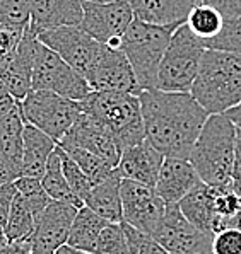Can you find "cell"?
I'll return each instance as SVG.
<instances>
[{"instance_id":"obj_32","label":"cell","mask_w":241,"mask_h":254,"mask_svg":"<svg viewBox=\"0 0 241 254\" xmlns=\"http://www.w3.org/2000/svg\"><path fill=\"white\" fill-rule=\"evenodd\" d=\"M89 253L92 254H128V242L122 224L108 222L101 230L94 246Z\"/></svg>"},{"instance_id":"obj_39","label":"cell","mask_w":241,"mask_h":254,"mask_svg":"<svg viewBox=\"0 0 241 254\" xmlns=\"http://www.w3.org/2000/svg\"><path fill=\"white\" fill-rule=\"evenodd\" d=\"M15 196V185L9 183V185H2L0 186V230L5 229L7 218L10 213V206H12Z\"/></svg>"},{"instance_id":"obj_21","label":"cell","mask_w":241,"mask_h":254,"mask_svg":"<svg viewBox=\"0 0 241 254\" xmlns=\"http://www.w3.org/2000/svg\"><path fill=\"white\" fill-rule=\"evenodd\" d=\"M135 17L153 24L185 22L190 10L202 0H128Z\"/></svg>"},{"instance_id":"obj_11","label":"cell","mask_w":241,"mask_h":254,"mask_svg":"<svg viewBox=\"0 0 241 254\" xmlns=\"http://www.w3.org/2000/svg\"><path fill=\"white\" fill-rule=\"evenodd\" d=\"M120 196L123 222L153 236L166 210V203L156 193V190L132 179H122Z\"/></svg>"},{"instance_id":"obj_48","label":"cell","mask_w":241,"mask_h":254,"mask_svg":"<svg viewBox=\"0 0 241 254\" xmlns=\"http://www.w3.org/2000/svg\"><path fill=\"white\" fill-rule=\"evenodd\" d=\"M193 254H212V253H193Z\"/></svg>"},{"instance_id":"obj_3","label":"cell","mask_w":241,"mask_h":254,"mask_svg":"<svg viewBox=\"0 0 241 254\" xmlns=\"http://www.w3.org/2000/svg\"><path fill=\"white\" fill-rule=\"evenodd\" d=\"M192 96L209 115H223L241 103V55L205 50Z\"/></svg>"},{"instance_id":"obj_46","label":"cell","mask_w":241,"mask_h":254,"mask_svg":"<svg viewBox=\"0 0 241 254\" xmlns=\"http://www.w3.org/2000/svg\"><path fill=\"white\" fill-rule=\"evenodd\" d=\"M31 254H55L53 251H45V249H33Z\"/></svg>"},{"instance_id":"obj_41","label":"cell","mask_w":241,"mask_h":254,"mask_svg":"<svg viewBox=\"0 0 241 254\" xmlns=\"http://www.w3.org/2000/svg\"><path fill=\"white\" fill-rule=\"evenodd\" d=\"M233 190L241 198V128L236 127L235 143V169H233Z\"/></svg>"},{"instance_id":"obj_14","label":"cell","mask_w":241,"mask_h":254,"mask_svg":"<svg viewBox=\"0 0 241 254\" xmlns=\"http://www.w3.org/2000/svg\"><path fill=\"white\" fill-rule=\"evenodd\" d=\"M38 38L29 31H24L19 45L9 57L0 60V80L17 101H22L33 89V65L36 53Z\"/></svg>"},{"instance_id":"obj_8","label":"cell","mask_w":241,"mask_h":254,"mask_svg":"<svg viewBox=\"0 0 241 254\" xmlns=\"http://www.w3.org/2000/svg\"><path fill=\"white\" fill-rule=\"evenodd\" d=\"M33 91H50L69 99L82 101L91 92V87L60 55L38 40L33 65Z\"/></svg>"},{"instance_id":"obj_40","label":"cell","mask_w":241,"mask_h":254,"mask_svg":"<svg viewBox=\"0 0 241 254\" xmlns=\"http://www.w3.org/2000/svg\"><path fill=\"white\" fill-rule=\"evenodd\" d=\"M202 2L216 7L224 15V19L241 15V0H202Z\"/></svg>"},{"instance_id":"obj_36","label":"cell","mask_w":241,"mask_h":254,"mask_svg":"<svg viewBox=\"0 0 241 254\" xmlns=\"http://www.w3.org/2000/svg\"><path fill=\"white\" fill-rule=\"evenodd\" d=\"M212 254H241V229L226 227L214 234Z\"/></svg>"},{"instance_id":"obj_29","label":"cell","mask_w":241,"mask_h":254,"mask_svg":"<svg viewBox=\"0 0 241 254\" xmlns=\"http://www.w3.org/2000/svg\"><path fill=\"white\" fill-rule=\"evenodd\" d=\"M62 148L77 162V166H79L80 169H82V173L91 179L92 185H98V183L104 181L106 178H110L116 169V167L110 166L104 159L84 150V148H79V147H62Z\"/></svg>"},{"instance_id":"obj_33","label":"cell","mask_w":241,"mask_h":254,"mask_svg":"<svg viewBox=\"0 0 241 254\" xmlns=\"http://www.w3.org/2000/svg\"><path fill=\"white\" fill-rule=\"evenodd\" d=\"M57 152L58 155H60V161H62V171H64V176L65 179H67L69 186H71V190L74 191V194L76 196H79L80 200H85V196L89 194V191L92 190V183L91 179L87 178L82 169H80L79 166H77V162L74 161V159L71 157V155L67 154V152L64 150L60 145L57 143Z\"/></svg>"},{"instance_id":"obj_30","label":"cell","mask_w":241,"mask_h":254,"mask_svg":"<svg viewBox=\"0 0 241 254\" xmlns=\"http://www.w3.org/2000/svg\"><path fill=\"white\" fill-rule=\"evenodd\" d=\"M14 185H15V193L33 210V213L36 215V220H38V217L46 208V205L52 201V198L48 196V193H46L45 188L41 185V179L21 176V178L15 179Z\"/></svg>"},{"instance_id":"obj_20","label":"cell","mask_w":241,"mask_h":254,"mask_svg":"<svg viewBox=\"0 0 241 254\" xmlns=\"http://www.w3.org/2000/svg\"><path fill=\"white\" fill-rule=\"evenodd\" d=\"M217 188L199 181L178 203L181 213L195 225L197 229L209 234H216L217 213H216Z\"/></svg>"},{"instance_id":"obj_38","label":"cell","mask_w":241,"mask_h":254,"mask_svg":"<svg viewBox=\"0 0 241 254\" xmlns=\"http://www.w3.org/2000/svg\"><path fill=\"white\" fill-rule=\"evenodd\" d=\"M21 164L7 157L5 154L0 152V186L14 183L17 178H21Z\"/></svg>"},{"instance_id":"obj_16","label":"cell","mask_w":241,"mask_h":254,"mask_svg":"<svg viewBox=\"0 0 241 254\" xmlns=\"http://www.w3.org/2000/svg\"><path fill=\"white\" fill-rule=\"evenodd\" d=\"M77 206L67 201L52 200L36 220L33 237V249H45L55 253L58 248L67 244L72 222L76 218Z\"/></svg>"},{"instance_id":"obj_45","label":"cell","mask_w":241,"mask_h":254,"mask_svg":"<svg viewBox=\"0 0 241 254\" xmlns=\"http://www.w3.org/2000/svg\"><path fill=\"white\" fill-rule=\"evenodd\" d=\"M55 254H92V253H89V251H80V249H74L71 248V246H67V244H64L62 248H58Z\"/></svg>"},{"instance_id":"obj_25","label":"cell","mask_w":241,"mask_h":254,"mask_svg":"<svg viewBox=\"0 0 241 254\" xmlns=\"http://www.w3.org/2000/svg\"><path fill=\"white\" fill-rule=\"evenodd\" d=\"M24 116L17 104L0 118V152L21 164L24 145Z\"/></svg>"},{"instance_id":"obj_22","label":"cell","mask_w":241,"mask_h":254,"mask_svg":"<svg viewBox=\"0 0 241 254\" xmlns=\"http://www.w3.org/2000/svg\"><path fill=\"white\" fill-rule=\"evenodd\" d=\"M57 142L33 125H24V145H22V161L21 173L22 176L41 179L46 169L52 152L55 150Z\"/></svg>"},{"instance_id":"obj_5","label":"cell","mask_w":241,"mask_h":254,"mask_svg":"<svg viewBox=\"0 0 241 254\" xmlns=\"http://www.w3.org/2000/svg\"><path fill=\"white\" fill-rule=\"evenodd\" d=\"M183 22L153 24L135 17L122 36V50L127 55L142 91L156 89L158 70L174 29Z\"/></svg>"},{"instance_id":"obj_37","label":"cell","mask_w":241,"mask_h":254,"mask_svg":"<svg viewBox=\"0 0 241 254\" xmlns=\"http://www.w3.org/2000/svg\"><path fill=\"white\" fill-rule=\"evenodd\" d=\"M22 31L12 29L0 24V60H3L5 57H9L10 53L15 50V46L19 45L22 38Z\"/></svg>"},{"instance_id":"obj_18","label":"cell","mask_w":241,"mask_h":254,"mask_svg":"<svg viewBox=\"0 0 241 254\" xmlns=\"http://www.w3.org/2000/svg\"><path fill=\"white\" fill-rule=\"evenodd\" d=\"M29 31H43L62 26H79L82 21V0H29Z\"/></svg>"},{"instance_id":"obj_4","label":"cell","mask_w":241,"mask_h":254,"mask_svg":"<svg viewBox=\"0 0 241 254\" xmlns=\"http://www.w3.org/2000/svg\"><path fill=\"white\" fill-rule=\"evenodd\" d=\"M79 103L82 113L106 128L120 152L146 140L141 101L135 94L91 91Z\"/></svg>"},{"instance_id":"obj_31","label":"cell","mask_w":241,"mask_h":254,"mask_svg":"<svg viewBox=\"0 0 241 254\" xmlns=\"http://www.w3.org/2000/svg\"><path fill=\"white\" fill-rule=\"evenodd\" d=\"M207 50L240 53L241 55V15L224 19L223 29L211 40L202 41Z\"/></svg>"},{"instance_id":"obj_34","label":"cell","mask_w":241,"mask_h":254,"mask_svg":"<svg viewBox=\"0 0 241 254\" xmlns=\"http://www.w3.org/2000/svg\"><path fill=\"white\" fill-rule=\"evenodd\" d=\"M29 0H0V24L24 33L29 27Z\"/></svg>"},{"instance_id":"obj_9","label":"cell","mask_w":241,"mask_h":254,"mask_svg":"<svg viewBox=\"0 0 241 254\" xmlns=\"http://www.w3.org/2000/svg\"><path fill=\"white\" fill-rule=\"evenodd\" d=\"M36 38L43 45L60 55L84 79L96 65V62L99 60L101 53L106 46L104 43L94 40L89 33H85L80 26L55 27V29L43 31Z\"/></svg>"},{"instance_id":"obj_7","label":"cell","mask_w":241,"mask_h":254,"mask_svg":"<svg viewBox=\"0 0 241 254\" xmlns=\"http://www.w3.org/2000/svg\"><path fill=\"white\" fill-rule=\"evenodd\" d=\"M24 121L40 128L58 143L82 113L79 101L50 91H33L19 101Z\"/></svg>"},{"instance_id":"obj_2","label":"cell","mask_w":241,"mask_h":254,"mask_svg":"<svg viewBox=\"0 0 241 254\" xmlns=\"http://www.w3.org/2000/svg\"><path fill=\"white\" fill-rule=\"evenodd\" d=\"M236 125L226 115H209L188 161L205 185L231 190L235 169Z\"/></svg>"},{"instance_id":"obj_24","label":"cell","mask_w":241,"mask_h":254,"mask_svg":"<svg viewBox=\"0 0 241 254\" xmlns=\"http://www.w3.org/2000/svg\"><path fill=\"white\" fill-rule=\"evenodd\" d=\"M108 220L92 212L89 206H80L72 222L71 234H69L67 246L80 251H91L101 230L106 227Z\"/></svg>"},{"instance_id":"obj_27","label":"cell","mask_w":241,"mask_h":254,"mask_svg":"<svg viewBox=\"0 0 241 254\" xmlns=\"http://www.w3.org/2000/svg\"><path fill=\"white\" fill-rule=\"evenodd\" d=\"M34 227H36V215L26 205V201L15 193L9 218H7L5 229H3L7 241H31Z\"/></svg>"},{"instance_id":"obj_17","label":"cell","mask_w":241,"mask_h":254,"mask_svg":"<svg viewBox=\"0 0 241 254\" xmlns=\"http://www.w3.org/2000/svg\"><path fill=\"white\" fill-rule=\"evenodd\" d=\"M162 161H164V155L146 138L137 145H132L122 152L116 173L122 179H132L154 188Z\"/></svg>"},{"instance_id":"obj_42","label":"cell","mask_w":241,"mask_h":254,"mask_svg":"<svg viewBox=\"0 0 241 254\" xmlns=\"http://www.w3.org/2000/svg\"><path fill=\"white\" fill-rule=\"evenodd\" d=\"M15 104H17V99L10 94L7 85L0 80V118H2L3 115H7Z\"/></svg>"},{"instance_id":"obj_15","label":"cell","mask_w":241,"mask_h":254,"mask_svg":"<svg viewBox=\"0 0 241 254\" xmlns=\"http://www.w3.org/2000/svg\"><path fill=\"white\" fill-rule=\"evenodd\" d=\"M58 145L84 148V150L104 159L113 167L118 166L120 155H122L113 136L108 133L106 128L103 125H99L94 118L85 115V113H80L76 123L71 127V130L58 142Z\"/></svg>"},{"instance_id":"obj_1","label":"cell","mask_w":241,"mask_h":254,"mask_svg":"<svg viewBox=\"0 0 241 254\" xmlns=\"http://www.w3.org/2000/svg\"><path fill=\"white\" fill-rule=\"evenodd\" d=\"M146 138L164 157L188 159L209 113L192 92L146 89L139 94Z\"/></svg>"},{"instance_id":"obj_28","label":"cell","mask_w":241,"mask_h":254,"mask_svg":"<svg viewBox=\"0 0 241 254\" xmlns=\"http://www.w3.org/2000/svg\"><path fill=\"white\" fill-rule=\"evenodd\" d=\"M185 22L197 38H200L202 41H205V40L214 38L221 29H223L224 15L221 14L216 7L207 5V3L202 2L190 10V14Z\"/></svg>"},{"instance_id":"obj_44","label":"cell","mask_w":241,"mask_h":254,"mask_svg":"<svg viewBox=\"0 0 241 254\" xmlns=\"http://www.w3.org/2000/svg\"><path fill=\"white\" fill-rule=\"evenodd\" d=\"M224 115H226L228 118L231 120L233 123L236 125V127H238V128H241V103H238V104H236L235 108L228 109V111L224 113Z\"/></svg>"},{"instance_id":"obj_47","label":"cell","mask_w":241,"mask_h":254,"mask_svg":"<svg viewBox=\"0 0 241 254\" xmlns=\"http://www.w3.org/2000/svg\"><path fill=\"white\" fill-rule=\"evenodd\" d=\"M84 2H96V3H106V2H115V0H84Z\"/></svg>"},{"instance_id":"obj_35","label":"cell","mask_w":241,"mask_h":254,"mask_svg":"<svg viewBox=\"0 0 241 254\" xmlns=\"http://www.w3.org/2000/svg\"><path fill=\"white\" fill-rule=\"evenodd\" d=\"M122 225L128 242V254H168L151 234L132 227L127 222H122Z\"/></svg>"},{"instance_id":"obj_26","label":"cell","mask_w":241,"mask_h":254,"mask_svg":"<svg viewBox=\"0 0 241 254\" xmlns=\"http://www.w3.org/2000/svg\"><path fill=\"white\" fill-rule=\"evenodd\" d=\"M41 185L52 200L67 201V203H71V205L77 206V208L84 206V201L80 200L79 196L74 194V191L71 190V186H69L67 179H65L64 171H62L60 155H58L57 148L52 152L48 162H46V169L41 178Z\"/></svg>"},{"instance_id":"obj_23","label":"cell","mask_w":241,"mask_h":254,"mask_svg":"<svg viewBox=\"0 0 241 254\" xmlns=\"http://www.w3.org/2000/svg\"><path fill=\"white\" fill-rule=\"evenodd\" d=\"M120 183H122V178L115 169V173L110 178L92 186V190L85 196L84 205L89 206L99 217H103L104 220L113 222V224H122L123 212L122 196H120Z\"/></svg>"},{"instance_id":"obj_19","label":"cell","mask_w":241,"mask_h":254,"mask_svg":"<svg viewBox=\"0 0 241 254\" xmlns=\"http://www.w3.org/2000/svg\"><path fill=\"white\" fill-rule=\"evenodd\" d=\"M199 181V174L188 159L164 157L154 190L166 205H178Z\"/></svg>"},{"instance_id":"obj_12","label":"cell","mask_w":241,"mask_h":254,"mask_svg":"<svg viewBox=\"0 0 241 254\" xmlns=\"http://www.w3.org/2000/svg\"><path fill=\"white\" fill-rule=\"evenodd\" d=\"M82 21L80 27L91 34L99 43H110L111 40L122 38L127 27L135 19L128 0H115V2L96 3L82 0Z\"/></svg>"},{"instance_id":"obj_10","label":"cell","mask_w":241,"mask_h":254,"mask_svg":"<svg viewBox=\"0 0 241 254\" xmlns=\"http://www.w3.org/2000/svg\"><path fill=\"white\" fill-rule=\"evenodd\" d=\"M153 237L168 254L212 253L214 234L197 229L181 213L178 205H166L164 215L153 232Z\"/></svg>"},{"instance_id":"obj_6","label":"cell","mask_w":241,"mask_h":254,"mask_svg":"<svg viewBox=\"0 0 241 254\" xmlns=\"http://www.w3.org/2000/svg\"><path fill=\"white\" fill-rule=\"evenodd\" d=\"M205 50L202 40L192 33L186 22L178 26L159 64L156 89L166 92L192 91Z\"/></svg>"},{"instance_id":"obj_43","label":"cell","mask_w":241,"mask_h":254,"mask_svg":"<svg viewBox=\"0 0 241 254\" xmlns=\"http://www.w3.org/2000/svg\"><path fill=\"white\" fill-rule=\"evenodd\" d=\"M33 253V242L31 241H15L9 242L0 254H31Z\"/></svg>"},{"instance_id":"obj_13","label":"cell","mask_w":241,"mask_h":254,"mask_svg":"<svg viewBox=\"0 0 241 254\" xmlns=\"http://www.w3.org/2000/svg\"><path fill=\"white\" fill-rule=\"evenodd\" d=\"M85 80L91 91L128 92L135 96L142 92L127 55L123 50H115L110 46H104L99 60L87 73Z\"/></svg>"}]
</instances>
